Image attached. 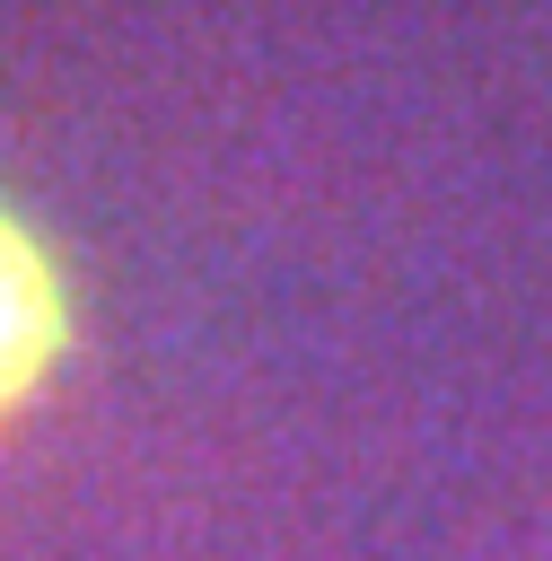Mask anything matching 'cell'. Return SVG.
<instances>
[{
	"label": "cell",
	"mask_w": 552,
	"mask_h": 561,
	"mask_svg": "<svg viewBox=\"0 0 552 561\" xmlns=\"http://www.w3.org/2000/svg\"><path fill=\"white\" fill-rule=\"evenodd\" d=\"M70 333H79L70 272H61L53 237L0 193V430H18L44 403V386L70 359Z\"/></svg>",
	"instance_id": "cell-1"
}]
</instances>
